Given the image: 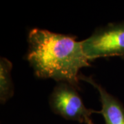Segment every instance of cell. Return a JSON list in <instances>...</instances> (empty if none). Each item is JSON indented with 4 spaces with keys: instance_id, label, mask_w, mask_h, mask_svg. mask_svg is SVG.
<instances>
[{
    "instance_id": "6da1fadb",
    "label": "cell",
    "mask_w": 124,
    "mask_h": 124,
    "mask_svg": "<svg viewBox=\"0 0 124 124\" xmlns=\"http://www.w3.org/2000/svg\"><path fill=\"white\" fill-rule=\"evenodd\" d=\"M75 37L34 28L28 36L27 60L35 75L71 85L79 90V71L90 66Z\"/></svg>"
},
{
    "instance_id": "7a4b0ae2",
    "label": "cell",
    "mask_w": 124,
    "mask_h": 124,
    "mask_svg": "<svg viewBox=\"0 0 124 124\" xmlns=\"http://www.w3.org/2000/svg\"><path fill=\"white\" fill-rule=\"evenodd\" d=\"M81 44L88 60L124 56V22L99 28L90 37L82 41Z\"/></svg>"
},
{
    "instance_id": "3957f363",
    "label": "cell",
    "mask_w": 124,
    "mask_h": 124,
    "mask_svg": "<svg viewBox=\"0 0 124 124\" xmlns=\"http://www.w3.org/2000/svg\"><path fill=\"white\" fill-rule=\"evenodd\" d=\"M77 91L78 90L67 83H58L49 98L51 110L67 120L81 124H94L91 115L100 113V111L87 108Z\"/></svg>"
},
{
    "instance_id": "277c9868",
    "label": "cell",
    "mask_w": 124,
    "mask_h": 124,
    "mask_svg": "<svg viewBox=\"0 0 124 124\" xmlns=\"http://www.w3.org/2000/svg\"><path fill=\"white\" fill-rule=\"evenodd\" d=\"M79 79L88 82L98 90L102 104L100 113L103 116L106 124H124V107L122 103L96 83L92 77L80 75Z\"/></svg>"
},
{
    "instance_id": "5b68a950",
    "label": "cell",
    "mask_w": 124,
    "mask_h": 124,
    "mask_svg": "<svg viewBox=\"0 0 124 124\" xmlns=\"http://www.w3.org/2000/svg\"><path fill=\"white\" fill-rule=\"evenodd\" d=\"M13 63L5 57L0 59V102L8 101L14 95V85L11 77Z\"/></svg>"
}]
</instances>
